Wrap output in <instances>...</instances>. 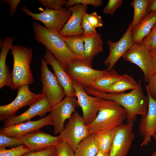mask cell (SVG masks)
I'll return each mask as SVG.
<instances>
[{
    "mask_svg": "<svg viewBox=\"0 0 156 156\" xmlns=\"http://www.w3.org/2000/svg\"><path fill=\"white\" fill-rule=\"evenodd\" d=\"M73 85L75 96L77 98L79 106L82 111L83 117L88 125L94 120L97 115L101 99L89 95L84 88L75 82H73Z\"/></svg>",
    "mask_w": 156,
    "mask_h": 156,
    "instance_id": "cell-13",
    "label": "cell"
},
{
    "mask_svg": "<svg viewBox=\"0 0 156 156\" xmlns=\"http://www.w3.org/2000/svg\"><path fill=\"white\" fill-rule=\"evenodd\" d=\"M10 50L13 65L10 88L16 90L22 86L31 85L34 81L30 68L33 49L28 47L13 45Z\"/></svg>",
    "mask_w": 156,
    "mask_h": 156,
    "instance_id": "cell-4",
    "label": "cell"
},
{
    "mask_svg": "<svg viewBox=\"0 0 156 156\" xmlns=\"http://www.w3.org/2000/svg\"><path fill=\"white\" fill-rule=\"evenodd\" d=\"M123 0H109L102 11L103 13L113 16L116 10L120 7Z\"/></svg>",
    "mask_w": 156,
    "mask_h": 156,
    "instance_id": "cell-37",
    "label": "cell"
},
{
    "mask_svg": "<svg viewBox=\"0 0 156 156\" xmlns=\"http://www.w3.org/2000/svg\"><path fill=\"white\" fill-rule=\"evenodd\" d=\"M21 9L36 21H40L46 28L57 33L62 29L71 14L67 8H64L59 10L46 8L39 13L31 12L25 5L22 6Z\"/></svg>",
    "mask_w": 156,
    "mask_h": 156,
    "instance_id": "cell-7",
    "label": "cell"
},
{
    "mask_svg": "<svg viewBox=\"0 0 156 156\" xmlns=\"http://www.w3.org/2000/svg\"><path fill=\"white\" fill-rule=\"evenodd\" d=\"M15 38L8 36L3 41L0 54V89L5 86L10 87L11 73L8 66L6 65V60L8 54L13 45Z\"/></svg>",
    "mask_w": 156,
    "mask_h": 156,
    "instance_id": "cell-21",
    "label": "cell"
},
{
    "mask_svg": "<svg viewBox=\"0 0 156 156\" xmlns=\"http://www.w3.org/2000/svg\"><path fill=\"white\" fill-rule=\"evenodd\" d=\"M17 138L32 151L40 150L51 146H56L62 141L60 135L53 136L40 129Z\"/></svg>",
    "mask_w": 156,
    "mask_h": 156,
    "instance_id": "cell-16",
    "label": "cell"
},
{
    "mask_svg": "<svg viewBox=\"0 0 156 156\" xmlns=\"http://www.w3.org/2000/svg\"><path fill=\"white\" fill-rule=\"evenodd\" d=\"M134 122L122 123L116 127L109 156H126L135 138Z\"/></svg>",
    "mask_w": 156,
    "mask_h": 156,
    "instance_id": "cell-10",
    "label": "cell"
},
{
    "mask_svg": "<svg viewBox=\"0 0 156 156\" xmlns=\"http://www.w3.org/2000/svg\"><path fill=\"white\" fill-rule=\"evenodd\" d=\"M148 82V84L145 86L146 92L156 100V72L151 75Z\"/></svg>",
    "mask_w": 156,
    "mask_h": 156,
    "instance_id": "cell-40",
    "label": "cell"
},
{
    "mask_svg": "<svg viewBox=\"0 0 156 156\" xmlns=\"http://www.w3.org/2000/svg\"><path fill=\"white\" fill-rule=\"evenodd\" d=\"M141 82L140 80L138 86L128 93H108L98 91L91 88H84L88 94L117 103L126 111V122H134L138 115H145L148 111V97L143 93Z\"/></svg>",
    "mask_w": 156,
    "mask_h": 156,
    "instance_id": "cell-1",
    "label": "cell"
},
{
    "mask_svg": "<svg viewBox=\"0 0 156 156\" xmlns=\"http://www.w3.org/2000/svg\"><path fill=\"white\" fill-rule=\"evenodd\" d=\"M88 6L76 4L67 8L71 14L62 29L58 33L63 37L82 35L83 30L81 25L83 15Z\"/></svg>",
    "mask_w": 156,
    "mask_h": 156,
    "instance_id": "cell-19",
    "label": "cell"
},
{
    "mask_svg": "<svg viewBox=\"0 0 156 156\" xmlns=\"http://www.w3.org/2000/svg\"><path fill=\"white\" fill-rule=\"evenodd\" d=\"M24 145L18 138L0 133V148H14Z\"/></svg>",
    "mask_w": 156,
    "mask_h": 156,
    "instance_id": "cell-30",
    "label": "cell"
},
{
    "mask_svg": "<svg viewBox=\"0 0 156 156\" xmlns=\"http://www.w3.org/2000/svg\"><path fill=\"white\" fill-rule=\"evenodd\" d=\"M56 151V146H51L39 150L31 151L21 156H55Z\"/></svg>",
    "mask_w": 156,
    "mask_h": 156,
    "instance_id": "cell-32",
    "label": "cell"
},
{
    "mask_svg": "<svg viewBox=\"0 0 156 156\" xmlns=\"http://www.w3.org/2000/svg\"><path fill=\"white\" fill-rule=\"evenodd\" d=\"M53 125L51 115L36 121L31 120L1 128L0 133L12 137L18 138L28 133L40 129L44 126Z\"/></svg>",
    "mask_w": 156,
    "mask_h": 156,
    "instance_id": "cell-17",
    "label": "cell"
},
{
    "mask_svg": "<svg viewBox=\"0 0 156 156\" xmlns=\"http://www.w3.org/2000/svg\"><path fill=\"white\" fill-rule=\"evenodd\" d=\"M44 57L48 64L52 67L59 83L64 90L66 96H75L73 81L60 62L47 50Z\"/></svg>",
    "mask_w": 156,
    "mask_h": 156,
    "instance_id": "cell-20",
    "label": "cell"
},
{
    "mask_svg": "<svg viewBox=\"0 0 156 156\" xmlns=\"http://www.w3.org/2000/svg\"><path fill=\"white\" fill-rule=\"evenodd\" d=\"M52 106L45 96L29 106L25 112L19 115H15L3 121L4 127L23 123L30 120L36 116L42 118L46 114L50 112Z\"/></svg>",
    "mask_w": 156,
    "mask_h": 156,
    "instance_id": "cell-18",
    "label": "cell"
},
{
    "mask_svg": "<svg viewBox=\"0 0 156 156\" xmlns=\"http://www.w3.org/2000/svg\"><path fill=\"white\" fill-rule=\"evenodd\" d=\"M96 156H109V153H105L99 151Z\"/></svg>",
    "mask_w": 156,
    "mask_h": 156,
    "instance_id": "cell-44",
    "label": "cell"
},
{
    "mask_svg": "<svg viewBox=\"0 0 156 156\" xmlns=\"http://www.w3.org/2000/svg\"><path fill=\"white\" fill-rule=\"evenodd\" d=\"M99 150L93 134H90L82 140L74 151L75 156H96Z\"/></svg>",
    "mask_w": 156,
    "mask_h": 156,
    "instance_id": "cell-27",
    "label": "cell"
},
{
    "mask_svg": "<svg viewBox=\"0 0 156 156\" xmlns=\"http://www.w3.org/2000/svg\"><path fill=\"white\" fill-rule=\"evenodd\" d=\"M31 151L24 145L9 149L0 148V156H21Z\"/></svg>",
    "mask_w": 156,
    "mask_h": 156,
    "instance_id": "cell-31",
    "label": "cell"
},
{
    "mask_svg": "<svg viewBox=\"0 0 156 156\" xmlns=\"http://www.w3.org/2000/svg\"><path fill=\"white\" fill-rule=\"evenodd\" d=\"M42 94L35 93L30 90L28 85L22 86L18 88L16 98L10 103L0 106V120H4L15 115L21 108L32 105L45 96Z\"/></svg>",
    "mask_w": 156,
    "mask_h": 156,
    "instance_id": "cell-8",
    "label": "cell"
},
{
    "mask_svg": "<svg viewBox=\"0 0 156 156\" xmlns=\"http://www.w3.org/2000/svg\"><path fill=\"white\" fill-rule=\"evenodd\" d=\"M155 10H156V0H149L147 14Z\"/></svg>",
    "mask_w": 156,
    "mask_h": 156,
    "instance_id": "cell-43",
    "label": "cell"
},
{
    "mask_svg": "<svg viewBox=\"0 0 156 156\" xmlns=\"http://www.w3.org/2000/svg\"><path fill=\"white\" fill-rule=\"evenodd\" d=\"M62 37L72 53L80 59H84V46L82 35Z\"/></svg>",
    "mask_w": 156,
    "mask_h": 156,
    "instance_id": "cell-28",
    "label": "cell"
},
{
    "mask_svg": "<svg viewBox=\"0 0 156 156\" xmlns=\"http://www.w3.org/2000/svg\"><path fill=\"white\" fill-rule=\"evenodd\" d=\"M48 64L42 59L40 68V79L42 88L41 93L44 94L53 107L62 101L66 96L64 90L56 76L49 68Z\"/></svg>",
    "mask_w": 156,
    "mask_h": 156,
    "instance_id": "cell-9",
    "label": "cell"
},
{
    "mask_svg": "<svg viewBox=\"0 0 156 156\" xmlns=\"http://www.w3.org/2000/svg\"><path fill=\"white\" fill-rule=\"evenodd\" d=\"M103 3L102 0H68L67 1L66 7L68 8L76 4H81L87 5H92L95 7L101 5Z\"/></svg>",
    "mask_w": 156,
    "mask_h": 156,
    "instance_id": "cell-39",
    "label": "cell"
},
{
    "mask_svg": "<svg viewBox=\"0 0 156 156\" xmlns=\"http://www.w3.org/2000/svg\"><path fill=\"white\" fill-rule=\"evenodd\" d=\"M109 71L107 68L102 70L94 69L92 62L78 59L69 63L67 72L73 82L83 88H91L95 80Z\"/></svg>",
    "mask_w": 156,
    "mask_h": 156,
    "instance_id": "cell-5",
    "label": "cell"
},
{
    "mask_svg": "<svg viewBox=\"0 0 156 156\" xmlns=\"http://www.w3.org/2000/svg\"><path fill=\"white\" fill-rule=\"evenodd\" d=\"M82 36L84 46V59L92 62L95 56L104 51L101 36L99 33L92 38Z\"/></svg>",
    "mask_w": 156,
    "mask_h": 156,
    "instance_id": "cell-23",
    "label": "cell"
},
{
    "mask_svg": "<svg viewBox=\"0 0 156 156\" xmlns=\"http://www.w3.org/2000/svg\"><path fill=\"white\" fill-rule=\"evenodd\" d=\"M81 27L83 30L82 35L84 36L93 37L95 36L98 33L95 28L92 27L88 22L85 13L82 18Z\"/></svg>",
    "mask_w": 156,
    "mask_h": 156,
    "instance_id": "cell-34",
    "label": "cell"
},
{
    "mask_svg": "<svg viewBox=\"0 0 156 156\" xmlns=\"http://www.w3.org/2000/svg\"><path fill=\"white\" fill-rule=\"evenodd\" d=\"M151 75L156 72V47L151 51Z\"/></svg>",
    "mask_w": 156,
    "mask_h": 156,
    "instance_id": "cell-42",
    "label": "cell"
},
{
    "mask_svg": "<svg viewBox=\"0 0 156 156\" xmlns=\"http://www.w3.org/2000/svg\"><path fill=\"white\" fill-rule=\"evenodd\" d=\"M113 68L107 73L98 78L93 83L91 88L101 92H105L108 89L121 77Z\"/></svg>",
    "mask_w": 156,
    "mask_h": 156,
    "instance_id": "cell-24",
    "label": "cell"
},
{
    "mask_svg": "<svg viewBox=\"0 0 156 156\" xmlns=\"http://www.w3.org/2000/svg\"><path fill=\"white\" fill-rule=\"evenodd\" d=\"M77 106L79 107L75 96H66L62 101L52 107L50 114L55 135L60 133L63 130L65 120L70 118Z\"/></svg>",
    "mask_w": 156,
    "mask_h": 156,
    "instance_id": "cell-11",
    "label": "cell"
},
{
    "mask_svg": "<svg viewBox=\"0 0 156 156\" xmlns=\"http://www.w3.org/2000/svg\"><path fill=\"white\" fill-rule=\"evenodd\" d=\"M122 57L139 67L143 72L144 80L148 82L151 75V51L142 42L133 44Z\"/></svg>",
    "mask_w": 156,
    "mask_h": 156,
    "instance_id": "cell-12",
    "label": "cell"
},
{
    "mask_svg": "<svg viewBox=\"0 0 156 156\" xmlns=\"http://www.w3.org/2000/svg\"><path fill=\"white\" fill-rule=\"evenodd\" d=\"M132 27L131 23L129 24L127 29L122 36L117 42L108 40L107 43L109 47V55L103 61V63L107 67L109 71L111 70L116 62L133 44L132 36Z\"/></svg>",
    "mask_w": 156,
    "mask_h": 156,
    "instance_id": "cell-14",
    "label": "cell"
},
{
    "mask_svg": "<svg viewBox=\"0 0 156 156\" xmlns=\"http://www.w3.org/2000/svg\"><path fill=\"white\" fill-rule=\"evenodd\" d=\"M56 146L55 156H75L74 151L66 143L62 141Z\"/></svg>",
    "mask_w": 156,
    "mask_h": 156,
    "instance_id": "cell-36",
    "label": "cell"
},
{
    "mask_svg": "<svg viewBox=\"0 0 156 156\" xmlns=\"http://www.w3.org/2000/svg\"><path fill=\"white\" fill-rule=\"evenodd\" d=\"M142 43L150 51L156 47V23Z\"/></svg>",
    "mask_w": 156,
    "mask_h": 156,
    "instance_id": "cell-33",
    "label": "cell"
},
{
    "mask_svg": "<svg viewBox=\"0 0 156 156\" xmlns=\"http://www.w3.org/2000/svg\"><path fill=\"white\" fill-rule=\"evenodd\" d=\"M149 0H133L131 3L134 9V15L131 23L132 28L140 22L147 14Z\"/></svg>",
    "mask_w": 156,
    "mask_h": 156,
    "instance_id": "cell-29",
    "label": "cell"
},
{
    "mask_svg": "<svg viewBox=\"0 0 156 156\" xmlns=\"http://www.w3.org/2000/svg\"><path fill=\"white\" fill-rule=\"evenodd\" d=\"M21 1L20 0H5L1 1V3H6L8 4L10 8V12L8 18L14 15L17 11V7Z\"/></svg>",
    "mask_w": 156,
    "mask_h": 156,
    "instance_id": "cell-41",
    "label": "cell"
},
{
    "mask_svg": "<svg viewBox=\"0 0 156 156\" xmlns=\"http://www.w3.org/2000/svg\"><path fill=\"white\" fill-rule=\"evenodd\" d=\"M156 23V10L148 13L135 27L132 28L131 36L133 44L142 42Z\"/></svg>",
    "mask_w": 156,
    "mask_h": 156,
    "instance_id": "cell-22",
    "label": "cell"
},
{
    "mask_svg": "<svg viewBox=\"0 0 156 156\" xmlns=\"http://www.w3.org/2000/svg\"><path fill=\"white\" fill-rule=\"evenodd\" d=\"M32 27L36 40L42 44L53 54L66 72L70 62L81 59L69 50L58 33L48 29L37 21L33 22Z\"/></svg>",
    "mask_w": 156,
    "mask_h": 156,
    "instance_id": "cell-2",
    "label": "cell"
},
{
    "mask_svg": "<svg viewBox=\"0 0 156 156\" xmlns=\"http://www.w3.org/2000/svg\"><path fill=\"white\" fill-rule=\"evenodd\" d=\"M147 93L149 100L147 112L142 116L139 124V131L142 138V146H148L156 132V100Z\"/></svg>",
    "mask_w": 156,
    "mask_h": 156,
    "instance_id": "cell-15",
    "label": "cell"
},
{
    "mask_svg": "<svg viewBox=\"0 0 156 156\" xmlns=\"http://www.w3.org/2000/svg\"><path fill=\"white\" fill-rule=\"evenodd\" d=\"M138 85V83L132 77L124 74L121 75L119 79L112 85L105 92L111 93L122 92L127 90L134 89Z\"/></svg>",
    "mask_w": 156,
    "mask_h": 156,
    "instance_id": "cell-25",
    "label": "cell"
},
{
    "mask_svg": "<svg viewBox=\"0 0 156 156\" xmlns=\"http://www.w3.org/2000/svg\"><path fill=\"white\" fill-rule=\"evenodd\" d=\"M126 118L125 109L117 103L101 99L97 115L87 126L90 134H94L115 128Z\"/></svg>",
    "mask_w": 156,
    "mask_h": 156,
    "instance_id": "cell-3",
    "label": "cell"
},
{
    "mask_svg": "<svg viewBox=\"0 0 156 156\" xmlns=\"http://www.w3.org/2000/svg\"><path fill=\"white\" fill-rule=\"evenodd\" d=\"M115 128L93 134L99 151L109 153L115 133Z\"/></svg>",
    "mask_w": 156,
    "mask_h": 156,
    "instance_id": "cell-26",
    "label": "cell"
},
{
    "mask_svg": "<svg viewBox=\"0 0 156 156\" xmlns=\"http://www.w3.org/2000/svg\"><path fill=\"white\" fill-rule=\"evenodd\" d=\"M153 137L154 139L156 145V132ZM151 156H156V148L155 151L152 154Z\"/></svg>",
    "mask_w": 156,
    "mask_h": 156,
    "instance_id": "cell-45",
    "label": "cell"
},
{
    "mask_svg": "<svg viewBox=\"0 0 156 156\" xmlns=\"http://www.w3.org/2000/svg\"><path fill=\"white\" fill-rule=\"evenodd\" d=\"M85 14L89 23L94 28L101 27L103 26V21L101 16L95 12L90 14L87 13L86 12Z\"/></svg>",
    "mask_w": 156,
    "mask_h": 156,
    "instance_id": "cell-38",
    "label": "cell"
},
{
    "mask_svg": "<svg viewBox=\"0 0 156 156\" xmlns=\"http://www.w3.org/2000/svg\"><path fill=\"white\" fill-rule=\"evenodd\" d=\"M38 1L46 9L59 10L66 5V0H38Z\"/></svg>",
    "mask_w": 156,
    "mask_h": 156,
    "instance_id": "cell-35",
    "label": "cell"
},
{
    "mask_svg": "<svg viewBox=\"0 0 156 156\" xmlns=\"http://www.w3.org/2000/svg\"><path fill=\"white\" fill-rule=\"evenodd\" d=\"M90 135L83 117L75 112L68 119L60 135L74 151L79 144Z\"/></svg>",
    "mask_w": 156,
    "mask_h": 156,
    "instance_id": "cell-6",
    "label": "cell"
}]
</instances>
